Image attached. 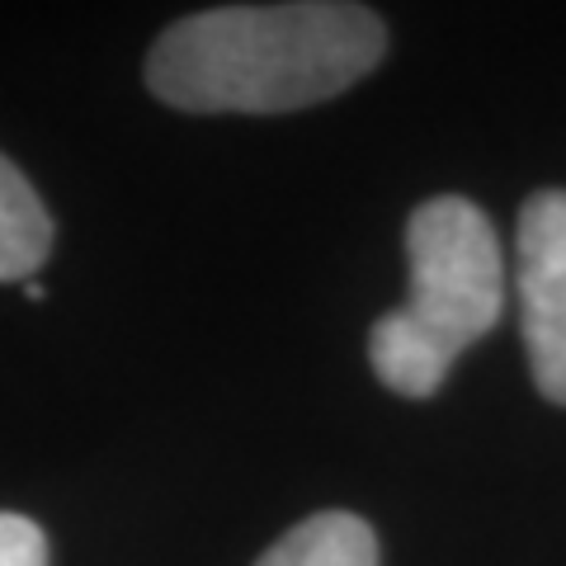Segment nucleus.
<instances>
[{
	"label": "nucleus",
	"instance_id": "1",
	"mask_svg": "<svg viewBox=\"0 0 566 566\" xmlns=\"http://www.w3.org/2000/svg\"><path fill=\"white\" fill-rule=\"evenodd\" d=\"M382 48V20L364 6H222L156 39L147 85L185 114H289L364 81Z\"/></svg>",
	"mask_w": 566,
	"mask_h": 566
},
{
	"label": "nucleus",
	"instance_id": "2",
	"mask_svg": "<svg viewBox=\"0 0 566 566\" xmlns=\"http://www.w3.org/2000/svg\"><path fill=\"white\" fill-rule=\"evenodd\" d=\"M411 303L368 331V359L397 397H434L453 359L501 322L505 260L486 212L444 193L406 222Z\"/></svg>",
	"mask_w": 566,
	"mask_h": 566
},
{
	"label": "nucleus",
	"instance_id": "7",
	"mask_svg": "<svg viewBox=\"0 0 566 566\" xmlns=\"http://www.w3.org/2000/svg\"><path fill=\"white\" fill-rule=\"evenodd\" d=\"M24 297H29V303H43L48 289H43V283H24Z\"/></svg>",
	"mask_w": 566,
	"mask_h": 566
},
{
	"label": "nucleus",
	"instance_id": "3",
	"mask_svg": "<svg viewBox=\"0 0 566 566\" xmlns=\"http://www.w3.org/2000/svg\"><path fill=\"white\" fill-rule=\"evenodd\" d=\"M515 255L528 368L538 392L566 406V189H538L520 208Z\"/></svg>",
	"mask_w": 566,
	"mask_h": 566
},
{
	"label": "nucleus",
	"instance_id": "6",
	"mask_svg": "<svg viewBox=\"0 0 566 566\" xmlns=\"http://www.w3.org/2000/svg\"><path fill=\"white\" fill-rule=\"evenodd\" d=\"M0 566H48L43 528L10 510H0Z\"/></svg>",
	"mask_w": 566,
	"mask_h": 566
},
{
	"label": "nucleus",
	"instance_id": "4",
	"mask_svg": "<svg viewBox=\"0 0 566 566\" xmlns=\"http://www.w3.org/2000/svg\"><path fill=\"white\" fill-rule=\"evenodd\" d=\"M255 566H378V534L349 510L293 524Z\"/></svg>",
	"mask_w": 566,
	"mask_h": 566
},
{
	"label": "nucleus",
	"instance_id": "5",
	"mask_svg": "<svg viewBox=\"0 0 566 566\" xmlns=\"http://www.w3.org/2000/svg\"><path fill=\"white\" fill-rule=\"evenodd\" d=\"M52 251V218L24 180V170L0 156V279H29Z\"/></svg>",
	"mask_w": 566,
	"mask_h": 566
}]
</instances>
